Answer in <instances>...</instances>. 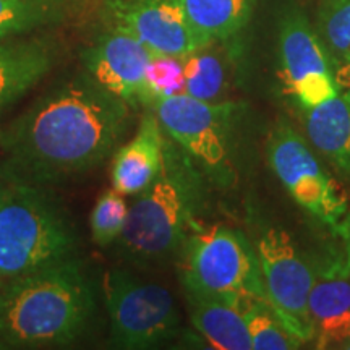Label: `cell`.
Returning <instances> with one entry per match:
<instances>
[{"label": "cell", "instance_id": "7402d4cb", "mask_svg": "<svg viewBox=\"0 0 350 350\" xmlns=\"http://www.w3.org/2000/svg\"><path fill=\"white\" fill-rule=\"evenodd\" d=\"M242 313L252 339V350H292L301 342L279 321L273 308L260 300L243 305Z\"/></svg>", "mask_w": 350, "mask_h": 350}, {"label": "cell", "instance_id": "4fadbf2b", "mask_svg": "<svg viewBox=\"0 0 350 350\" xmlns=\"http://www.w3.org/2000/svg\"><path fill=\"white\" fill-rule=\"evenodd\" d=\"M308 314L317 349L342 347L350 339V252L345 245L342 255L314 269Z\"/></svg>", "mask_w": 350, "mask_h": 350}, {"label": "cell", "instance_id": "3957f363", "mask_svg": "<svg viewBox=\"0 0 350 350\" xmlns=\"http://www.w3.org/2000/svg\"><path fill=\"white\" fill-rule=\"evenodd\" d=\"M209 188L185 152L164 133L159 174L135 195L122 237L113 245L120 260L137 268L177 260L188 235L203 226Z\"/></svg>", "mask_w": 350, "mask_h": 350}, {"label": "cell", "instance_id": "484cf974", "mask_svg": "<svg viewBox=\"0 0 350 350\" xmlns=\"http://www.w3.org/2000/svg\"><path fill=\"white\" fill-rule=\"evenodd\" d=\"M340 349H350V339L347 340V342H345L344 345H342V347H340Z\"/></svg>", "mask_w": 350, "mask_h": 350}, {"label": "cell", "instance_id": "4316f807", "mask_svg": "<svg viewBox=\"0 0 350 350\" xmlns=\"http://www.w3.org/2000/svg\"><path fill=\"white\" fill-rule=\"evenodd\" d=\"M2 187H3V180H2V178H0V190H2Z\"/></svg>", "mask_w": 350, "mask_h": 350}, {"label": "cell", "instance_id": "44dd1931", "mask_svg": "<svg viewBox=\"0 0 350 350\" xmlns=\"http://www.w3.org/2000/svg\"><path fill=\"white\" fill-rule=\"evenodd\" d=\"M209 47L211 44L183 57V94L206 103H219L227 91V72L221 55Z\"/></svg>", "mask_w": 350, "mask_h": 350}, {"label": "cell", "instance_id": "9a60e30c", "mask_svg": "<svg viewBox=\"0 0 350 350\" xmlns=\"http://www.w3.org/2000/svg\"><path fill=\"white\" fill-rule=\"evenodd\" d=\"M54 64V51L42 39H2L0 41V117L49 75Z\"/></svg>", "mask_w": 350, "mask_h": 350}, {"label": "cell", "instance_id": "d4e9b609", "mask_svg": "<svg viewBox=\"0 0 350 350\" xmlns=\"http://www.w3.org/2000/svg\"><path fill=\"white\" fill-rule=\"evenodd\" d=\"M338 235H339L340 239H342L344 245H345V247H347V250L350 252V213L345 214V217L342 219V222H340Z\"/></svg>", "mask_w": 350, "mask_h": 350}, {"label": "cell", "instance_id": "ffe728a7", "mask_svg": "<svg viewBox=\"0 0 350 350\" xmlns=\"http://www.w3.org/2000/svg\"><path fill=\"white\" fill-rule=\"evenodd\" d=\"M67 13V0H0V41L62 23Z\"/></svg>", "mask_w": 350, "mask_h": 350}, {"label": "cell", "instance_id": "7c38bea8", "mask_svg": "<svg viewBox=\"0 0 350 350\" xmlns=\"http://www.w3.org/2000/svg\"><path fill=\"white\" fill-rule=\"evenodd\" d=\"M152 52L133 34L109 25L83 52V70L133 109L143 107L144 75Z\"/></svg>", "mask_w": 350, "mask_h": 350}, {"label": "cell", "instance_id": "277c9868", "mask_svg": "<svg viewBox=\"0 0 350 350\" xmlns=\"http://www.w3.org/2000/svg\"><path fill=\"white\" fill-rule=\"evenodd\" d=\"M75 219L49 187L5 182L0 190V281L80 256Z\"/></svg>", "mask_w": 350, "mask_h": 350}, {"label": "cell", "instance_id": "52a82bcc", "mask_svg": "<svg viewBox=\"0 0 350 350\" xmlns=\"http://www.w3.org/2000/svg\"><path fill=\"white\" fill-rule=\"evenodd\" d=\"M109 344L122 350H148L180 336V313L169 288L143 281L125 268L104 274Z\"/></svg>", "mask_w": 350, "mask_h": 350}, {"label": "cell", "instance_id": "603a6c76", "mask_svg": "<svg viewBox=\"0 0 350 350\" xmlns=\"http://www.w3.org/2000/svg\"><path fill=\"white\" fill-rule=\"evenodd\" d=\"M129 204L117 190L103 191L96 200L90 216L91 239L99 248H111L119 242L125 229Z\"/></svg>", "mask_w": 350, "mask_h": 350}, {"label": "cell", "instance_id": "d6986e66", "mask_svg": "<svg viewBox=\"0 0 350 350\" xmlns=\"http://www.w3.org/2000/svg\"><path fill=\"white\" fill-rule=\"evenodd\" d=\"M318 36L339 90L350 88V0H325L318 12Z\"/></svg>", "mask_w": 350, "mask_h": 350}, {"label": "cell", "instance_id": "8fae6325", "mask_svg": "<svg viewBox=\"0 0 350 350\" xmlns=\"http://www.w3.org/2000/svg\"><path fill=\"white\" fill-rule=\"evenodd\" d=\"M109 25L138 38L152 54L183 57L209 46L193 28L180 0H104Z\"/></svg>", "mask_w": 350, "mask_h": 350}, {"label": "cell", "instance_id": "6da1fadb", "mask_svg": "<svg viewBox=\"0 0 350 350\" xmlns=\"http://www.w3.org/2000/svg\"><path fill=\"white\" fill-rule=\"evenodd\" d=\"M133 111L85 70L55 83L0 126V178L52 188L93 172L120 146Z\"/></svg>", "mask_w": 350, "mask_h": 350}, {"label": "cell", "instance_id": "e0dca14e", "mask_svg": "<svg viewBox=\"0 0 350 350\" xmlns=\"http://www.w3.org/2000/svg\"><path fill=\"white\" fill-rule=\"evenodd\" d=\"M191 325L217 350H252V339L242 310L217 297L183 291Z\"/></svg>", "mask_w": 350, "mask_h": 350}, {"label": "cell", "instance_id": "ac0fdd59", "mask_svg": "<svg viewBox=\"0 0 350 350\" xmlns=\"http://www.w3.org/2000/svg\"><path fill=\"white\" fill-rule=\"evenodd\" d=\"M193 28L209 42L234 38L250 21L256 0H180Z\"/></svg>", "mask_w": 350, "mask_h": 350}, {"label": "cell", "instance_id": "5b68a950", "mask_svg": "<svg viewBox=\"0 0 350 350\" xmlns=\"http://www.w3.org/2000/svg\"><path fill=\"white\" fill-rule=\"evenodd\" d=\"M175 262L183 291L217 297L240 310L253 300L271 306L255 245L242 230L201 226L188 235Z\"/></svg>", "mask_w": 350, "mask_h": 350}, {"label": "cell", "instance_id": "30bf717a", "mask_svg": "<svg viewBox=\"0 0 350 350\" xmlns=\"http://www.w3.org/2000/svg\"><path fill=\"white\" fill-rule=\"evenodd\" d=\"M279 59L284 85L304 111L339 93L325 46L299 10L286 13L281 21Z\"/></svg>", "mask_w": 350, "mask_h": 350}, {"label": "cell", "instance_id": "9c48e42d", "mask_svg": "<svg viewBox=\"0 0 350 350\" xmlns=\"http://www.w3.org/2000/svg\"><path fill=\"white\" fill-rule=\"evenodd\" d=\"M255 250L271 308L294 338L312 342L308 295L314 269L287 230L271 226L258 235Z\"/></svg>", "mask_w": 350, "mask_h": 350}, {"label": "cell", "instance_id": "7a4b0ae2", "mask_svg": "<svg viewBox=\"0 0 350 350\" xmlns=\"http://www.w3.org/2000/svg\"><path fill=\"white\" fill-rule=\"evenodd\" d=\"M96 286L81 256L0 281V350L77 344L96 314Z\"/></svg>", "mask_w": 350, "mask_h": 350}, {"label": "cell", "instance_id": "2e32d148", "mask_svg": "<svg viewBox=\"0 0 350 350\" xmlns=\"http://www.w3.org/2000/svg\"><path fill=\"white\" fill-rule=\"evenodd\" d=\"M310 142L340 175L350 178V88L334 98L306 109Z\"/></svg>", "mask_w": 350, "mask_h": 350}, {"label": "cell", "instance_id": "ba28073f", "mask_svg": "<svg viewBox=\"0 0 350 350\" xmlns=\"http://www.w3.org/2000/svg\"><path fill=\"white\" fill-rule=\"evenodd\" d=\"M268 161L295 203L338 234L349 209L347 200L318 163L305 138L287 122L279 120L271 130Z\"/></svg>", "mask_w": 350, "mask_h": 350}, {"label": "cell", "instance_id": "cb8c5ba5", "mask_svg": "<svg viewBox=\"0 0 350 350\" xmlns=\"http://www.w3.org/2000/svg\"><path fill=\"white\" fill-rule=\"evenodd\" d=\"M185 90L183 59L172 55H152L144 75L143 107L151 109L156 100L180 94Z\"/></svg>", "mask_w": 350, "mask_h": 350}, {"label": "cell", "instance_id": "8992f818", "mask_svg": "<svg viewBox=\"0 0 350 350\" xmlns=\"http://www.w3.org/2000/svg\"><path fill=\"white\" fill-rule=\"evenodd\" d=\"M164 133L177 144L213 188H232L237 182V124L245 111L232 100L206 103L188 94L156 100Z\"/></svg>", "mask_w": 350, "mask_h": 350}, {"label": "cell", "instance_id": "5bb4252c", "mask_svg": "<svg viewBox=\"0 0 350 350\" xmlns=\"http://www.w3.org/2000/svg\"><path fill=\"white\" fill-rule=\"evenodd\" d=\"M164 131L156 112L146 109L129 143L112 154L111 185L124 196H135L154 180L163 165Z\"/></svg>", "mask_w": 350, "mask_h": 350}]
</instances>
